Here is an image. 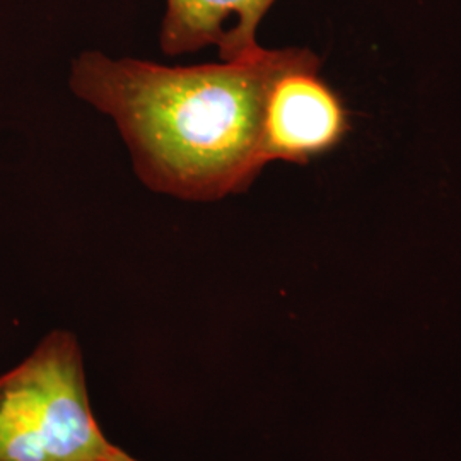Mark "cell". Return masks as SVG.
Segmentation results:
<instances>
[{
	"label": "cell",
	"instance_id": "cell-1",
	"mask_svg": "<svg viewBox=\"0 0 461 461\" xmlns=\"http://www.w3.org/2000/svg\"><path fill=\"white\" fill-rule=\"evenodd\" d=\"M279 57L262 49L241 62L166 67L87 50L70 86L115 120L150 190L214 202L248 190L265 167L262 112Z\"/></svg>",
	"mask_w": 461,
	"mask_h": 461
},
{
	"label": "cell",
	"instance_id": "cell-2",
	"mask_svg": "<svg viewBox=\"0 0 461 461\" xmlns=\"http://www.w3.org/2000/svg\"><path fill=\"white\" fill-rule=\"evenodd\" d=\"M91 409L77 339L55 330L0 376V461H118Z\"/></svg>",
	"mask_w": 461,
	"mask_h": 461
},
{
	"label": "cell",
	"instance_id": "cell-3",
	"mask_svg": "<svg viewBox=\"0 0 461 461\" xmlns=\"http://www.w3.org/2000/svg\"><path fill=\"white\" fill-rule=\"evenodd\" d=\"M321 60L312 50L280 49L265 93L260 156L308 165L339 148L350 132V113L342 96L321 76Z\"/></svg>",
	"mask_w": 461,
	"mask_h": 461
},
{
	"label": "cell",
	"instance_id": "cell-4",
	"mask_svg": "<svg viewBox=\"0 0 461 461\" xmlns=\"http://www.w3.org/2000/svg\"><path fill=\"white\" fill-rule=\"evenodd\" d=\"M277 0H166L159 47L167 57L217 47L221 62L258 55V26Z\"/></svg>",
	"mask_w": 461,
	"mask_h": 461
},
{
	"label": "cell",
	"instance_id": "cell-5",
	"mask_svg": "<svg viewBox=\"0 0 461 461\" xmlns=\"http://www.w3.org/2000/svg\"><path fill=\"white\" fill-rule=\"evenodd\" d=\"M118 461H140V460H135V458H133V456H131V455H129V453H123V455H122V458H120V460Z\"/></svg>",
	"mask_w": 461,
	"mask_h": 461
}]
</instances>
